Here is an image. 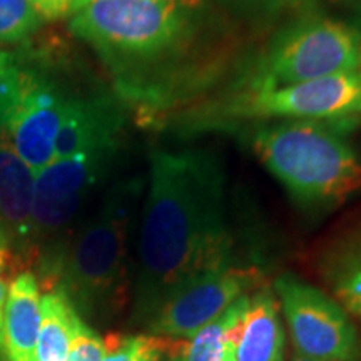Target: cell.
Instances as JSON below:
<instances>
[{
  "mask_svg": "<svg viewBox=\"0 0 361 361\" xmlns=\"http://www.w3.org/2000/svg\"><path fill=\"white\" fill-rule=\"evenodd\" d=\"M251 146L266 171L306 209H329L361 192V154L336 126L281 121L258 128Z\"/></svg>",
  "mask_w": 361,
  "mask_h": 361,
  "instance_id": "obj_4",
  "label": "cell"
},
{
  "mask_svg": "<svg viewBox=\"0 0 361 361\" xmlns=\"http://www.w3.org/2000/svg\"><path fill=\"white\" fill-rule=\"evenodd\" d=\"M89 0H30L42 20H62L75 16Z\"/></svg>",
  "mask_w": 361,
  "mask_h": 361,
  "instance_id": "obj_22",
  "label": "cell"
},
{
  "mask_svg": "<svg viewBox=\"0 0 361 361\" xmlns=\"http://www.w3.org/2000/svg\"><path fill=\"white\" fill-rule=\"evenodd\" d=\"M144 191L142 176L116 180L67 246L57 288L90 322L109 323L130 303V241Z\"/></svg>",
  "mask_w": 361,
  "mask_h": 361,
  "instance_id": "obj_3",
  "label": "cell"
},
{
  "mask_svg": "<svg viewBox=\"0 0 361 361\" xmlns=\"http://www.w3.org/2000/svg\"><path fill=\"white\" fill-rule=\"evenodd\" d=\"M6 301H7L6 281L0 278V343H2V328H4V313H6Z\"/></svg>",
  "mask_w": 361,
  "mask_h": 361,
  "instance_id": "obj_25",
  "label": "cell"
},
{
  "mask_svg": "<svg viewBox=\"0 0 361 361\" xmlns=\"http://www.w3.org/2000/svg\"><path fill=\"white\" fill-rule=\"evenodd\" d=\"M361 25L303 13L271 39L251 84L286 85L360 69Z\"/></svg>",
  "mask_w": 361,
  "mask_h": 361,
  "instance_id": "obj_6",
  "label": "cell"
},
{
  "mask_svg": "<svg viewBox=\"0 0 361 361\" xmlns=\"http://www.w3.org/2000/svg\"><path fill=\"white\" fill-rule=\"evenodd\" d=\"M124 128L123 101L111 96L72 97L56 139V159L119 146ZM54 159V161H56Z\"/></svg>",
  "mask_w": 361,
  "mask_h": 361,
  "instance_id": "obj_12",
  "label": "cell"
},
{
  "mask_svg": "<svg viewBox=\"0 0 361 361\" xmlns=\"http://www.w3.org/2000/svg\"><path fill=\"white\" fill-rule=\"evenodd\" d=\"M293 361H322V360H313V358H305V356H295V360Z\"/></svg>",
  "mask_w": 361,
  "mask_h": 361,
  "instance_id": "obj_26",
  "label": "cell"
},
{
  "mask_svg": "<svg viewBox=\"0 0 361 361\" xmlns=\"http://www.w3.org/2000/svg\"><path fill=\"white\" fill-rule=\"evenodd\" d=\"M107 351L106 338H102L87 323L80 324L64 361H102Z\"/></svg>",
  "mask_w": 361,
  "mask_h": 361,
  "instance_id": "obj_20",
  "label": "cell"
},
{
  "mask_svg": "<svg viewBox=\"0 0 361 361\" xmlns=\"http://www.w3.org/2000/svg\"><path fill=\"white\" fill-rule=\"evenodd\" d=\"M335 293L346 310L361 316V258L355 259L338 274Z\"/></svg>",
  "mask_w": 361,
  "mask_h": 361,
  "instance_id": "obj_21",
  "label": "cell"
},
{
  "mask_svg": "<svg viewBox=\"0 0 361 361\" xmlns=\"http://www.w3.org/2000/svg\"><path fill=\"white\" fill-rule=\"evenodd\" d=\"M360 71H361V49H360Z\"/></svg>",
  "mask_w": 361,
  "mask_h": 361,
  "instance_id": "obj_28",
  "label": "cell"
},
{
  "mask_svg": "<svg viewBox=\"0 0 361 361\" xmlns=\"http://www.w3.org/2000/svg\"><path fill=\"white\" fill-rule=\"evenodd\" d=\"M42 22L30 0H0V44L24 42Z\"/></svg>",
  "mask_w": 361,
  "mask_h": 361,
  "instance_id": "obj_18",
  "label": "cell"
},
{
  "mask_svg": "<svg viewBox=\"0 0 361 361\" xmlns=\"http://www.w3.org/2000/svg\"><path fill=\"white\" fill-rule=\"evenodd\" d=\"M204 0H89L69 30L96 51L123 101L144 111L164 107L209 66Z\"/></svg>",
  "mask_w": 361,
  "mask_h": 361,
  "instance_id": "obj_2",
  "label": "cell"
},
{
  "mask_svg": "<svg viewBox=\"0 0 361 361\" xmlns=\"http://www.w3.org/2000/svg\"><path fill=\"white\" fill-rule=\"evenodd\" d=\"M40 310L42 319L35 345V361H64L84 318L59 288L45 293Z\"/></svg>",
  "mask_w": 361,
  "mask_h": 361,
  "instance_id": "obj_15",
  "label": "cell"
},
{
  "mask_svg": "<svg viewBox=\"0 0 361 361\" xmlns=\"http://www.w3.org/2000/svg\"><path fill=\"white\" fill-rule=\"evenodd\" d=\"M274 295L283 308L298 355L322 361H355L358 336L345 308L295 274L274 279Z\"/></svg>",
  "mask_w": 361,
  "mask_h": 361,
  "instance_id": "obj_9",
  "label": "cell"
},
{
  "mask_svg": "<svg viewBox=\"0 0 361 361\" xmlns=\"http://www.w3.org/2000/svg\"><path fill=\"white\" fill-rule=\"evenodd\" d=\"M259 283L261 273L252 266H239L234 259L213 266L180 286L161 305L146 326L147 333L171 340L192 336Z\"/></svg>",
  "mask_w": 361,
  "mask_h": 361,
  "instance_id": "obj_10",
  "label": "cell"
},
{
  "mask_svg": "<svg viewBox=\"0 0 361 361\" xmlns=\"http://www.w3.org/2000/svg\"><path fill=\"white\" fill-rule=\"evenodd\" d=\"M250 295L241 296L223 314L197 329L192 336L173 340V346L164 361H224V336L229 324L247 308Z\"/></svg>",
  "mask_w": 361,
  "mask_h": 361,
  "instance_id": "obj_16",
  "label": "cell"
},
{
  "mask_svg": "<svg viewBox=\"0 0 361 361\" xmlns=\"http://www.w3.org/2000/svg\"><path fill=\"white\" fill-rule=\"evenodd\" d=\"M281 4L293 7L300 16L318 13L361 25V0H281Z\"/></svg>",
  "mask_w": 361,
  "mask_h": 361,
  "instance_id": "obj_19",
  "label": "cell"
},
{
  "mask_svg": "<svg viewBox=\"0 0 361 361\" xmlns=\"http://www.w3.org/2000/svg\"><path fill=\"white\" fill-rule=\"evenodd\" d=\"M268 2H271V4H278V6H279V4H281V0H268Z\"/></svg>",
  "mask_w": 361,
  "mask_h": 361,
  "instance_id": "obj_27",
  "label": "cell"
},
{
  "mask_svg": "<svg viewBox=\"0 0 361 361\" xmlns=\"http://www.w3.org/2000/svg\"><path fill=\"white\" fill-rule=\"evenodd\" d=\"M8 111H11V102L6 90L0 85V142H7V124H8Z\"/></svg>",
  "mask_w": 361,
  "mask_h": 361,
  "instance_id": "obj_24",
  "label": "cell"
},
{
  "mask_svg": "<svg viewBox=\"0 0 361 361\" xmlns=\"http://www.w3.org/2000/svg\"><path fill=\"white\" fill-rule=\"evenodd\" d=\"M119 151L121 144L80 152L52 161L35 174L34 274L47 291L57 288L67 246L114 173Z\"/></svg>",
  "mask_w": 361,
  "mask_h": 361,
  "instance_id": "obj_5",
  "label": "cell"
},
{
  "mask_svg": "<svg viewBox=\"0 0 361 361\" xmlns=\"http://www.w3.org/2000/svg\"><path fill=\"white\" fill-rule=\"evenodd\" d=\"M107 351L102 361H164L168 358L173 340L151 333L141 335L106 336Z\"/></svg>",
  "mask_w": 361,
  "mask_h": 361,
  "instance_id": "obj_17",
  "label": "cell"
},
{
  "mask_svg": "<svg viewBox=\"0 0 361 361\" xmlns=\"http://www.w3.org/2000/svg\"><path fill=\"white\" fill-rule=\"evenodd\" d=\"M40 284L32 271H24L11 281L4 313L2 343L8 361H35L40 319Z\"/></svg>",
  "mask_w": 361,
  "mask_h": 361,
  "instance_id": "obj_13",
  "label": "cell"
},
{
  "mask_svg": "<svg viewBox=\"0 0 361 361\" xmlns=\"http://www.w3.org/2000/svg\"><path fill=\"white\" fill-rule=\"evenodd\" d=\"M283 356L284 331L279 301L273 290L259 288L250 295L234 361H283Z\"/></svg>",
  "mask_w": 361,
  "mask_h": 361,
  "instance_id": "obj_14",
  "label": "cell"
},
{
  "mask_svg": "<svg viewBox=\"0 0 361 361\" xmlns=\"http://www.w3.org/2000/svg\"><path fill=\"white\" fill-rule=\"evenodd\" d=\"M35 173L8 142H0V221L11 255L13 278L30 271L34 247Z\"/></svg>",
  "mask_w": 361,
  "mask_h": 361,
  "instance_id": "obj_11",
  "label": "cell"
},
{
  "mask_svg": "<svg viewBox=\"0 0 361 361\" xmlns=\"http://www.w3.org/2000/svg\"><path fill=\"white\" fill-rule=\"evenodd\" d=\"M0 278H2L4 281H6V279H13L11 255H8L7 241L6 236H4L2 221H0Z\"/></svg>",
  "mask_w": 361,
  "mask_h": 361,
  "instance_id": "obj_23",
  "label": "cell"
},
{
  "mask_svg": "<svg viewBox=\"0 0 361 361\" xmlns=\"http://www.w3.org/2000/svg\"><path fill=\"white\" fill-rule=\"evenodd\" d=\"M224 116L343 123L361 117V71L286 85L251 84L224 104Z\"/></svg>",
  "mask_w": 361,
  "mask_h": 361,
  "instance_id": "obj_7",
  "label": "cell"
},
{
  "mask_svg": "<svg viewBox=\"0 0 361 361\" xmlns=\"http://www.w3.org/2000/svg\"><path fill=\"white\" fill-rule=\"evenodd\" d=\"M19 52L20 89L7 126V142L34 171H42L56 159V139L71 96L59 87L37 51Z\"/></svg>",
  "mask_w": 361,
  "mask_h": 361,
  "instance_id": "obj_8",
  "label": "cell"
},
{
  "mask_svg": "<svg viewBox=\"0 0 361 361\" xmlns=\"http://www.w3.org/2000/svg\"><path fill=\"white\" fill-rule=\"evenodd\" d=\"M228 171L211 147L154 149L139 209L130 323L156 311L202 271L233 261L226 211Z\"/></svg>",
  "mask_w": 361,
  "mask_h": 361,
  "instance_id": "obj_1",
  "label": "cell"
}]
</instances>
